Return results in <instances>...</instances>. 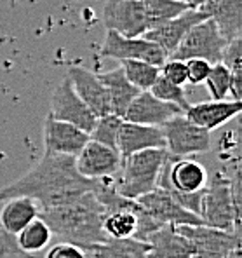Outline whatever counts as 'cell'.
<instances>
[{"label": "cell", "instance_id": "cell-37", "mask_svg": "<svg viewBox=\"0 0 242 258\" xmlns=\"http://www.w3.org/2000/svg\"><path fill=\"white\" fill-rule=\"evenodd\" d=\"M178 2H181V4H185V6L188 7V9H199L200 6H202L206 0H178Z\"/></svg>", "mask_w": 242, "mask_h": 258}, {"label": "cell", "instance_id": "cell-10", "mask_svg": "<svg viewBox=\"0 0 242 258\" xmlns=\"http://www.w3.org/2000/svg\"><path fill=\"white\" fill-rule=\"evenodd\" d=\"M49 115L56 120H63V122L73 124L75 127L82 129L84 133L93 131L94 124H96L98 117L89 110L88 105L78 98L75 93L73 86H71L70 79L65 77L61 84L54 89L51 98V110Z\"/></svg>", "mask_w": 242, "mask_h": 258}, {"label": "cell", "instance_id": "cell-22", "mask_svg": "<svg viewBox=\"0 0 242 258\" xmlns=\"http://www.w3.org/2000/svg\"><path fill=\"white\" fill-rule=\"evenodd\" d=\"M98 79H100V82L107 89L112 113L124 119V113H126L127 107L132 103V100L139 94V89L127 81V77L124 75L120 67L115 68V70L107 72V74H100Z\"/></svg>", "mask_w": 242, "mask_h": 258}, {"label": "cell", "instance_id": "cell-7", "mask_svg": "<svg viewBox=\"0 0 242 258\" xmlns=\"http://www.w3.org/2000/svg\"><path fill=\"white\" fill-rule=\"evenodd\" d=\"M160 129L164 133L166 150L171 157L185 159L211 149V133L195 126L185 115L173 117Z\"/></svg>", "mask_w": 242, "mask_h": 258}, {"label": "cell", "instance_id": "cell-26", "mask_svg": "<svg viewBox=\"0 0 242 258\" xmlns=\"http://www.w3.org/2000/svg\"><path fill=\"white\" fill-rule=\"evenodd\" d=\"M51 237L52 232L47 227V223L40 216H37L35 220H32L28 225L23 227L20 232L16 234V242L25 253L37 255L51 242Z\"/></svg>", "mask_w": 242, "mask_h": 258}, {"label": "cell", "instance_id": "cell-20", "mask_svg": "<svg viewBox=\"0 0 242 258\" xmlns=\"http://www.w3.org/2000/svg\"><path fill=\"white\" fill-rule=\"evenodd\" d=\"M216 25L226 42L240 39L242 32V0H206L199 7Z\"/></svg>", "mask_w": 242, "mask_h": 258}, {"label": "cell", "instance_id": "cell-27", "mask_svg": "<svg viewBox=\"0 0 242 258\" xmlns=\"http://www.w3.org/2000/svg\"><path fill=\"white\" fill-rule=\"evenodd\" d=\"M141 2L145 7L148 30L175 20L181 13L188 11V7L178 0H141Z\"/></svg>", "mask_w": 242, "mask_h": 258}, {"label": "cell", "instance_id": "cell-18", "mask_svg": "<svg viewBox=\"0 0 242 258\" xmlns=\"http://www.w3.org/2000/svg\"><path fill=\"white\" fill-rule=\"evenodd\" d=\"M242 110V101L235 100H211L202 101L197 105H190L185 110L183 115L187 117L190 122L195 126L206 129V131H213V129L221 127L233 117H237Z\"/></svg>", "mask_w": 242, "mask_h": 258}, {"label": "cell", "instance_id": "cell-33", "mask_svg": "<svg viewBox=\"0 0 242 258\" xmlns=\"http://www.w3.org/2000/svg\"><path fill=\"white\" fill-rule=\"evenodd\" d=\"M185 67H187V81L194 86H199V84H202V82H206L213 64L209 61H206V59L192 58L185 61Z\"/></svg>", "mask_w": 242, "mask_h": 258}, {"label": "cell", "instance_id": "cell-14", "mask_svg": "<svg viewBox=\"0 0 242 258\" xmlns=\"http://www.w3.org/2000/svg\"><path fill=\"white\" fill-rule=\"evenodd\" d=\"M183 113L185 112L178 105L157 100L150 91H139V94L132 100L124 113V120L143 124V126L162 127L173 117L183 115Z\"/></svg>", "mask_w": 242, "mask_h": 258}, {"label": "cell", "instance_id": "cell-16", "mask_svg": "<svg viewBox=\"0 0 242 258\" xmlns=\"http://www.w3.org/2000/svg\"><path fill=\"white\" fill-rule=\"evenodd\" d=\"M66 77L70 79L71 86H73L75 93L78 94V98L88 105L94 115L103 117L112 113L107 89L100 82L96 74L89 72L84 67H70Z\"/></svg>", "mask_w": 242, "mask_h": 258}, {"label": "cell", "instance_id": "cell-12", "mask_svg": "<svg viewBox=\"0 0 242 258\" xmlns=\"http://www.w3.org/2000/svg\"><path fill=\"white\" fill-rule=\"evenodd\" d=\"M120 166H122V157L119 150L93 140H89L80 154L75 157V168L88 180H107V178L117 180Z\"/></svg>", "mask_w": 242, "mask_h": 258}, {"label": "cell", "instance_id": "cell-19", "mask_svg": "<svg viewBox=\"0 0 242 258\" xmlns=\"http://www.w3.org/2000/svg\"><path fill=\"white\" fill-rule=\"evenodd\" d=\"M150 149H166L162 129L124 120L119 131V142H117V150H119L120 157L126 159L136 152Z\"/></svg>", "mask_w": 242, "mask_h": 258}, {"label": "cell", "instance_id": "cell-29", "mask_svg": "<svg viewBox=\"0 0 242 258\" xmlns=\"http://www.w3.org/2000/svg\"><path fill=\"white\" fill-rule=\"evenodd\" d=\"M120 68H122L127 81L134 87H138L139 91H148L153 82L157 81L158 75H160V68L158 67H153V64L145 61H138V59L120 61Z\"/></svg>", "mask_w": 242, "mask_h": 258}, {"label": "cell", "instance_id": "cell-23", "mask_svg": "<svg viewBox=\"0 0 242 258\" xmlns=\"http://www.w3.org/2000/svg\"><path fill=\"white\" fill-rule=\"evenodd\" d=\"M39 204L30 197H14L6 203L0 211V227L6 232L16 236L23 227L39 216Z\"/></svg>", "mask_w": 242, "mask_h": 258}, {"label": "cell", "instance_id": "cell-31", "mask_svg": "<svg viewBox=\"0 0 242 258\" xmlns=\"http://www.w3.org/2000/svg\"><path fill=\"white\" fill-rule=\"evenodd\" d=\"M206 86L213 100H226L230 96V87H232V74L223 63L213 64L206 79Z\"/></svg>", "mask_w": 242, "mask_h": 258}, {"label": "cell", "instance_id": "cell-9", "mask_svg": "<svg viewBox=\"0 0 242 258\" xmlns=\"http://www.w3.org/2000/svg\"><path fill=\"white\" fill-rule=\"evenodd\" d=\"M207 183V171L200 162L194 159H178L173 162L169 155L158 174L157 187L168 192L195 194L200 192Z\"/></svg>", "mask_w": 242, "mask_h": 258}, {"label": "cell", "instance_id": "cell-39", "mask_svg": "<svg viewBox=\"0 0 242 258\" xmlns=\"http://www.w3.org/2000/svg\"><path fill=\"white\" fill-rule=\"evenodd\" d=\"M20 2V0H9V4H11V7H16V4Z\"/></svg>", "mask_w": 242, "mask_h": 258}, {"label": "cell", "instance_id": "cell-5", "mask_svg": "<svg viewBox=\"0 0 242 258\" xmlns=\"http://www.w3.org/2000/svg\"><path fill=\"white\" fill-rule=\"evenodd\" d=\"M226 44L228 42L218 32L216 25L211 20H204L188 30L176 51L169 56V59L187 61L192 58H200L211 64H216L221 61V54Z\"/></svg>", "mask_w": 242, "mask_h": 258}, {"label": "cell", "instance_id": "cell-17", "mask_svg": "<svg viewBox=\"0 0 242 258\" xmlns=\"http://www.w3.org/2000/svg\"><path fill=\"white\" fill-rule=\"evenodd\" d=\"M204 20H207V16L202 11L188 9V11H185V13H181L178 18H175V20L145 32L143 37H145L146 40H152V42L157 44L169 58V56L176 51V47L180 45L181 40H183V37L187 35L188 30Z\"/></svg>", "mask_w": 242, "mask_h": 258}, {"label": "cell", "instance_id": "cell-13", "mask_svg": "<svg viewBox=\"0 0 242 258\" xmlns=\"http://www.w3.org/2000/svg\"><path fill=\"white\" fill-rule=\"evenodd\" d=\"M138 204L158 227L164 225H204L202 220L197 215L190 213L188 210L181 208L171 197V194L164 188H155V190L141 196Z\"/></svg>", "mask_w": 242, "mask_h": 258}, {"label": "cell", "instance_id": "cell-35", "mask_svg": "<svg viewBox=\"0 0 242 258\" xmlns=\"http://www.w3.org/2000/svg\"><path fill=\"white\" fill-rule=\"evenodd\" d=\"M0 258H35V255L23 251L16 242V236L6 232L0 227Z\"/></svg>", "mask_w": 242, "mask_h": 258}, {"label": "cell", "instance_id": "cell-28", "mask_svg": "<svg viewBox=\"0 0 242 258\" xmlns=\"http://www.w3.org/2000/svg\"><path fill=\"white\" fill-rule=\"evenodd\" d=\"M232 74V87H230V96L232 100L240 101L242 94V42L235 39L226 44L225 51L221 54V61Z\"/></svg>", "mask_w": 242, "mask_h": 258}, {"label": "cell", "instance_id": "cell-1", "mask_svg": "<svg viewBox=\"0 0 242 258\" xmlns=\"http://www.w3.org/2000/svg\"><path fill=\"white\" fill-rule=\"evenodd\" d=\"M96 183L98 180H88L77 171L71 155L44 154L35 168L0 190V201L30 197L42 211L93 192Z\"/></svg>", "mask_w": 242, "mask_h": 258}, {"label": "cell", "instance_id": "cell-38", "mask_svg": "<svg viewBox=\"0 0 242 258\" xmlns=\"http://www.w3.org/2000/svg\"><path fill=\"white\" fill-rule=\"evenodd\" d=\"M226 258H242V256H240V249H235V251L230 253V255L226 256Z\"/></svg>", "mask_w": 242, "mask_h": 258}, {"label": "cell", "instance_id": "cell-3", "mask_svg": "<svg viewBox=\"0 0 242 258\" xmlns=\"http://www.w3.org/2000/svg\"><path fill=\"white\" fill-rule=\"evenodd\" d=\"M239 171H235L233 180L225 176L221 171H216L211 178H207L200 197L199 211V218L204 225L226 232H239Z\"/></svg>", "mask_w": 242, "mask_h": 258}, {"label": "cell", "instance_id": "cell-6", "mask_svg": "<svg viewBox=\"0 0 242 258\" xmlns=\"http://www.w3.org/2000/svg\"><path fill=\"white\" fill-rule=\"evenodd\" d=\"M192 246V258H226L240 249V232H226L207 225H176Z\"/></svg>", "mask_w": 242, "mask_h": 258}, {"label": "cell", "instance_id": "cell-24", "mask_svg": "<svg viewBox=\"0 0 242 258\" xmlns=\"http://www.w3.org/2000/svg\"><path fill=\"white\" fill-rule=\"evenodd\" d=\"M88 258H148V244L129 239H108L86 251Z\"/></svg>", "mask_w": 242, "mask_h": 258}, {"label": "cell", "instance_id": "cell-34", "mask_svg": "<svg viewBox=\"0 0 242 258\" xmlns=\"http://www.w3.org/2000/svg\"><path fill=\"white\" fill-rule=\"evenodd\" d=\"M160 75L164 79H168L169 82L176 86L183 87L187 84V67H185V61H180V59H166V63L160 67Z\"/></svg>", "mask_w": 242, "mask_h": 258}, {"label": "cell", "instance_id": "cell-32", "mask_svg": "<svg viewBox=\"0 0 242 258\" xmlns=\"http://www.w3.org/2000/svg\"><path fill=\"white\" fill-rule=\"evenodd\" d=\"M148 91L157 100L166 101V103H175L183 110V112L190 107V103L187 101V96H185L183 87L173 84V82H169L168 79H164L162 75H158L157 81L153 82Z\"/></svg>", "mask_w": 242, "mask_h": 258}, {"label": "cell", "instance_id": "cell-8", "mask_svg": "<svg viewBox=\"0 0 242 258\" xmlns=\"http://www.w3.org/2000/svg\"><path fill=\"white\" fill-rule=\"evenodd\" d=\"M101 54L105 58L119 59V61L138 59V61L150 63L158 68L168 59V54L152 40H146L145 37L129 39V37H122L119 33L112 32V30L107 32L103 47H101Z\"/></svg>", "mask_w": 242, "mask_h": 258}, {"label": "cell", "instance_id": "cell-2", "mask_svg": "<svg viewBox=\"0 0 242 258\" xmlns=\"http://www.w3.org/2000/svg\"><path fill=\"white\" fill-rule=\"evenodd\" d=\"M39 216L47 223L52 236H58L63 242L78 246L84 251L108 241L107 234L103 232L105 210L93 192L42 210Z\"/></svg>", "mask_w": 242, "mask_h": 258}, {"label": "cell", "instance_id": "cell-25", "mask_svg": "<svg viewBox=\"0 0 242 258\" xmlns=\"http://www.w3.org/2000/svg\"><path fill=\"white\" fill-rule=\"evenodd\" d=\"M138 213L139 204L132 210H117L108 211L103 216V232L108 239H129L134 237L136 227H138Z\"/></svg>", "mask_w": 242, "mask_h": 258}, {"label": "cell", "instance_id": "cell-15", "mask_svg": "<svg viewBox=\"0 0 242 258\" xmlns=\"http://www.w3.org/2000/svg\"><path fill=\"white\" fill-rule=\"evenodd\" d=\"M89 142V135L73 124L47 115L44 124V154H61L77 157Z\"/></svg>", "mask_w": 242, "mask_h": 258}, {"label": "cell", "instance_id": "cell-36", "mask_svg": "<svg viewBox=\"0 0 242 258\" xmlns=\"http://www.w3.org/2000/svg\"><path fill=\"white\" fill-rule=\"evenodd\" d=\"M45 258H88V255H86L84 249L78 248V246L61 241L49 249Z\"/></svg>", "mask_w": 242, "mask_h": 258}, {"label": "cell", "instance_id": "cell-30", "mask_svg": "<svg viewBox=\"0 0 242 258\" xmlns=\"http://www.w3.org/2000/svg\"><path fill=\"white\" fill-rule=\"evenodd\" d=\"M124 119L115 113H108V115L98 117L96 124H94L93 131L89 133V140L103 145L110 147L117 150V142H119V131L122 126Z\"/></svg>", "mask_w": 242, "mask_h": 258}, {"label": "cell", "instance_id": "cell-11", "mask_svg": "<svg viewBox=\"0 0 242 258\" xmlns=\"http://www.w3.org/2000/svg\"><path fill=\"white\" fill-rule=\"evenodd\" d=\"M103 25L122 37H143L148 32L141 0H108L103 7Z\"/></svg>", "mask_w": 242, "mask_h": 258}, {"label": "cell", "instance_id": "cell-4", "mask_svg": "<svg viewBox=\"0 0 242 258\" xmlns=\"http://www.w3.org/2000/svg\"><path fill=\"white\" fill-rule=\"evenodd\" d=\"M169 154L166 149H150L136 152L122 159L115 188L127 199H139L157 188V180Z\"/></svg>", "mask_w": 242, "mask_h": 258}, {"label": "cell", "instance_id": "cell-21", "mask_svg": "<svg viewBox=\"0 0 242 258\" xmlns=\"http://www.w3.org/2000/svg\"><path fill=\"white\" fill-rule=\"evenodd\" d=\"M148 258H192V246L176 225H164L146 239Z\"/></svg>", "mask_w": 242, "mask_h": 258}]
</instances>
